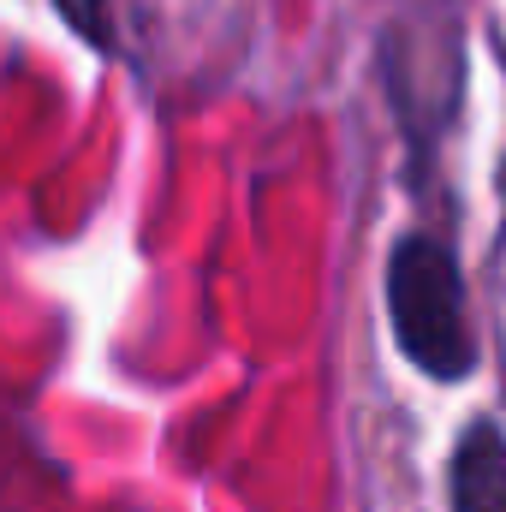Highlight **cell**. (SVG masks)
Listing matches in <instances>:
<instances>
[{"mask_svg":"<svg viewBox=\"0 0 506 512\" xmlns=\"http://www.w3.org/2000/svg\"><path fill=\"white\" fill-rule=\"evenodd\" d=\"M447 512H506V429L477 411L447 453Z\"/></svg>","mask_w":506,"mask_h":512,"instance_id":"obj_2","label":"cell"},{"mask_svg":"<svg viewBox=\"0 0 506 512\" xmlns=\"http://www.w3.org/2000/svg\"><path fill=\"white\" fill-rule=\"evenodd\" d=\"M381 310L393 352L435 387H465L483 364V340L471 322V286L459 245L435 227H411L387 245L381 262Z\"/></svg>","mask_w":506,"mask_h":512,"instance_id":"obj_1","label":"cell"},{"mask_svg":"<svg viewBox=\"0 0 506 512\" xmlns=\"http://www.w3.org/2000/svg\"><path fill=\"white\" fill-rule=\"evenodd\" d=\"M48 6L60 12V24H66L84 48H96V54H114V48H120L114 0H48Z\"/></svg>","mask_w":506,"mask_h":512,"instance_id":"obj_3","label":"cell"}]
</instances>
